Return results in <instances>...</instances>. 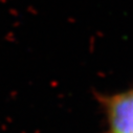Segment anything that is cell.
Returning <instances> with one entry per match:
<instances>
[{"mask_svg":"<svg viewBox=\"0 0 133 133\" xmlns=\"http://www.w3.org/2000/svg\"><path fill=\"white\" fill-rule=\"evenodd\" d=\"M104 105L109 133H133V87L107 96Z\"/></svg>","mask_w":133,"mask_h":133,"instance_id":"cell-1","label":"cell"}]
</instances>
